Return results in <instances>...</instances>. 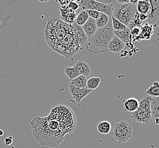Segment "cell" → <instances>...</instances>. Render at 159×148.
I'll list each match as a JSON object with an SVG mask.
<instances>
[{"instance_id":"cell-24","label":"cell","mask_w":159,"mask_h":148,"mask_svg":"<svg viewBox=\"0 0 159 148\" xmlns=\"http://www.w3.org/2000/svg\"><path fill=\"white\" fill-rule=\"evenodd\" d=\"M110 17L104 13H101L100 16L98 19H96V24L98 29L105 27L109 22Z\"/></svg>"},{"instance_id":"cell-16","label":"cell","mask_w":159,"mask_h":148,"mask_svg":"<svg viewBox=\"0 0 159 148\" xmlns=\"http://www.w3.org/2000/svg\"><path fill=\"white\" fill-rule=\"evenodd\" d=\"M114 34L115 36L117 37L118 38L120 39L121 41L124 43L125 45L129 43L132 39L130 30L128 27L122 30H114Z\"/></svg>"},{"instance_id":"cell-1","label":"cell","mask_w":159,"mask_h":148,"mask_svg":"<svg viewBox=\"0 0 159 148\" xmlns=\"http://www.w3.org/2000/svg\"><path fill=\"white\" fill-rule=\"evenodd\" d=\"M30 124L33 136L43 146L53 148L64 140L65 134L61 131L57 122L48 116L35 117Z\"/></svg>"},{"instance_id":"cell-35","label":"cell","mask_w":159,"mask_h":148,"mask_svg":"<svg viewBox=\"0 0 159 148\" xmlns=\"http://www.w3.org/2000/svg\"><path fill=\"white\" fill-rule=\"evenodd\" d=\"M128 1H129V3L133 4V5H136L137 2L139 1V0H128Z\"/></svg>"},{"instance_id":"cell-3","label":"cell","mask_w":159,"mask_h":148,"mask_svg":"<svg viewBox=\"0 0 159 148\" xmlns=\"http://www.w3.org/2000/svg\"><path fill=\"white\" fill-rule=\"evenodd\" d=\"M48 116L57 122L65 135L72 133L76 129V116L73 111L67 106L59 104L53 106Z\"/></svg>"},{"instance_id":"cell-34","label":"cell","mask_w":159,"mask_h":148,"mask_svg":"<svg viewBox=\"0 0 159 148\" xmlns=\"http://www.w3.org/2000/svg\"><path fill=\"white\" fill-rule=\"evenodd\" d=\"M117 3H129L128 0H116Z\"/></svg>"},{"instance_id":"cell-28","label":"cell","mask_w":159,"mask_h":148,"mask_svg":"<svg viewBox=\"0 0 159 148\" xmlns=\"http://www.w3.org/2000/svg\"><path fill=\"white\" fill-rule=\"evenodd\" d=\"M87 13H88L89 17L92 18L93 19H96L99 18L101 13L96 11V10H86Z\"/></svg>"},{"instance_id":"cell-29","label":"cell","mask_w":159,"mask_h":148,"mask_svg":"<svg viewBox=\"0 0 159 148\" xmlns=\"http://www.w3.org/2000/svg\"><path fill=\"white\" fill-rule=\"evenodd\" d=\"M66 5H67V7L69 9L71 10L74 12H75L80 7V3H77L76 2H73V1L69 2Z\"/></svg>"},{"instance_id":"cell-5","label":"cell","mask_w":159,"mask_h":148,"mask_svg":"<svg viewBox=\"0 0 159 148\" xmlns=\"http://www.w3.org/2000/svg\"><path fill=\"white\" fill-rule=\"evenodd\" d=\"M131 119L134 122L150 124L152 120L150 96L144 97L140 101L138 108L131 113Z\"/></svg>"},{"instance_id":"cell-4","label":"cell","mask_w":159,"mask_h":148,"mask_svg":"<svg viewBox=\"0 0 159 148\" xmlns=\"http://www.w3.org/2000/svg\"><path fill=\"white\" fill-rule=\"evenodd\" d=\"M137 6L131 3H117L113 7L112 17L128 27L137 13Z\"/></svg>"},{"instance_id":"cell-26","label":"cell","mask_w":159,"mask_h":148,"mask_svg":"<svg viewBox=\"0 0 159 148\" xmlns=\"http://www.w3.org/2000/svg\"><path fill=\"white\" fill-rule=\"evenodd\" d=\"M142 22H143L140 20V18H139V13L137 12V13H135L132 21L131 22L130 25H129L127 27L130 30L131 28H133V27H141L142 26Z\"/></svg>"},{"instance_id":"cell-7","label":"cell","mask_w":159,"mask_h":148,"mask_svg":"<svg viewBox=\"0 0 159 148\" xmlns=\"http://www.w3.org/2000/svg\"><path fill=\"white\" fill-rule=\"evenodd\" d=\"M80 7L82 10H93L104 13L111 17L113 7L98 2L94 0H80Z\"/></svg>"},{"instance_id":"cell-10","label":"cell","mask_w":159,"mask_h":148,"mask_svg":"<svg viewBox=\"0 0 159 148\" xmlns=\"http://www.w3.org/2000/svg\"><path fill=\"white\" fill-rule=\"evenodd\" d=\"M61 18L65 21L70 24L74 22V20L76 19V13L71 10L69 9L66 5H61Z\"/></svg>"},{"instance_id":"cell-18","label":"cell","mask_w":159,"mask_h":148,"mask_svg":"<svg viewBox=\"0 0 159 148\" xmlns=\"http://www.w3.org/2000/svg\"><path fill=\"white\" fill-rule=\"evenodd\" d=\"M139 101L134 97H131L125 100L124 102V108L129 112H134L139 107Z\"/></svg>"},{"instance_id":"cell-14","label":"cell","mask_w":159,"mask_h":148,"mask_svg":"<svg viewBox=\"0 0 159 148\" xmlns=\"http://www.w3.org/2000/svg\"><path fill=\"white\" fill-rule=\"evenodd\" d=\"M73 67L75 68L78 75H83L87 77L91 72L89 65L85 62L80 60L76 62Z\"/></svg>"},{"instance_id":"cell-21","label":"cell","mask_w":159,"mask_h":148,"mask_svg":"<svg viewBox=\"0 0 159 148\" xmlns=\"http://www.w3.org/2000/svg\"><path fill=\"white\" fill-rule=\"evenodd\" d=\"M146 94L149 96L157 97H159V83L155 81L153 83L152 86L148 87L146 91Z\"/></svg>"},{"instance_id":"cell-30","label":"cell","mask_w":159,"mask_h":148,"mask_svg":"<svg viewBox=\"0 0 159 148\" xmlns=\"http://www.w3.org/2000/svg\"><path fill=\"white\" fill-rule=\"evenodd\" d=\"M140 27H133L130 29L131 35L132 36V39L137 37L139 35L140 32Z\"/></svg>"},{"instance_id":"cell-11","label":"cell","mask_w":159,"mask_h":148,"mask_svg":"<svg viewBox=\"0 0 159 148\" xmlns=\"http://www.w3.org/2000/svg\"><path fill=\"white\" fill-rule=\"evenodd\" d=\"M125 47V45L124 43L116 36H114L108 45V51L114 53H117L122 52Z\"/></svg>"},{"instance_id":"cell-8","label":"cell","mask_w":159,"mask_h":148,"mask_svg":"<svg viewBox=\"0 0 159 148\" xmlns=\"http://www.w3.org/2000/svg\"><path fill=\"white\" fill-rule=\"evenodd\" d=\"M69 91L77 104H80L81 100L92 92V90H90L87 88H78L71 83L69 85Z\"/></svg>"},{"instance_id":"cell-33","label":"cell","mask_w":159,"mask_h":148,"mask_svg":"<svg viewBox=\"0 0 159 148\" xmlns=\"http://www.w3.org/2000/svg\"><path fill=\"white\" fill-rule=\"evenodd\" d=\"M139 18L143 22L144 21H147L148 19V16L145 15V14H139Z\"/></svg>"},{"instance_id":"cell-31","label":"cell","mask_w":159,"mask_h":148,"mask_svg":"<svg viewBox=\"0 0 159 148\" xmlns=\"http://www.w3.org/2000/svg\"><path fill=\"white\" fill-rule=\"evenodd\" d=\"M98 2L105 4L107 5L114 7L115 5L117 3L116 0H94Z\"/></svg>"},{"instance_id":"cell-12","label":"cell","mask_w":159,"mask_h":148,"mask_svg":"<svg viewBox=\"0 0 159 148\" xmlns=\"http://www.w3.org/2000/svg\"><path fill=\"white\" fill-rule=\"evenodd\" d=\"M151 5V13L148 16V22H155L159 17V0H148Z\"/></svg>"},{"instance_id":"cell-22","label":"cell","mask_w":159,"mask_h":148,"mask_svg":"<svg viewBox=\"0 0 159 148\" xmlns=\"http://www.w3.org/2000/svg\"><path fill=\"white\" fill-rule=\"evenodd\" d=\"M89 16L85 10H82L76 16L75 23L78 25L82 26L89 18Z\"/></svg>"},{"instance_id":"cell-20","label":"cell","mask_w":159,"mask_h":148,"mask_svg":"<svg viewBox=\"0 0 159 148\" xmlns=\"http://www.w3.org/2000/svg\"><path fill=\"white\" fill-rule=\"evenodd\" d=\"M87 79L86 77L83 75H79L73 80L70 81V83L73 84L74 86L78 88H86L87 87Z\"/></svg>"},{"instance_id":"cell-25","label":"cell","mask_w":159,"mask_h":148,"mask_svg":"<svg viewBox=\"0 0 159 148\" xmlns=\"http://www.w3.org/2000/svg\"><path fill=\"white\" fill-rule=\"evenodd\" d=\"M64 72L70 81L73 80L79 76L78 74H77L75 68L74 67H70V66L65 67L64 68Z\"/></svg>"},{"instance_id":"cell-23","label":"cell","mask_w":159,"mask_h":148,"mask_svg":"<svg viewBox=\"0 0 159 148\" xmlns=\"http://www.w3.org/2000/svg\"><path fill=\"white\" fill-rule=\"evenodd\" d=\"M101 82V79L99 77H92L87 79L86 88L90 90H96L99 87Z\"/></svg>"},{"instance_id":"cell-15","label":"cell","mask_w":159,"mask_h":148,"mask_svg":"<svg viewBox=\"0 0 159 148\" xmlns=\"http://www.w3.org/2000/svg\"><path fill=\"white\" fill-rule=\"evenodd\" d=\"M71 25L73 26L74 30L75 31L76 38L78 39V41L79 42L80 45V46L84 45L89 38L86 36V34L84 32L82 26L78 25L75 22L71 24Z\"/></svg>"},{"instance_id":"cell-19","label":"cell","mask_w":159,"mask_h":148,"mask_svg":"<svg viewBox=\"0 0 159 148\" xmlns=\"http://www.w3.org/2000/svg\"><path fill=\"white\" fill-rule=\"evenodd\" d=\"M111 124L107 120H103L99 122L97 126L98 131L102 135H107L111 132Z\"/></svg>"},{"instance_id":"cell-6","label":"cell","mask_w":159,"mask_h":148,"mask_svg":"<svg viewBox=\"0 0 159 148\" xmlns=\"http://www.w3.org/2000/svg\"><path fill=\"white\" fill-rule=\"evenodd\" d=\"M111 135L119 144L125 143L133 135V128L129 122L121 120L113 126Z\"/></svg>"},{"instance_id":"cell-37","label":"cell","mask_w":159,"mask_h":148,"mask_svg":"<svg viewBox=\"0 0 159 148\" xmlns=\"http://www.w3.org/2000/svg\"><path fill=\"white\" fill-rule=\"evenodd\" d=\"M3 134H4V133H3V131L0 129V137L1 136H3Z\"/></svg>"},{"instance_id":"cell-36","label":"cell","mask_w":159,"mask_h":148,"mask_svg":"<svg viewBox=\"0 0 159 148\" xmlns=\"http://www.w3.org/2000/svg\"><path fill=\"white\" fill-rule=\"evenodd\" d=\"M49 0H38L39 2H42V3H46L48 2Z\"/></svg>"},{"instance_id":"cell-13","label":"cell","mask_w":159,"mask_h":148,"mask_svg":"<svg viewBox=\"0 0 159 148\" xmlns=\"http://www.w3.org/2000/svg\"><path fill=\"white\" fill-rule=\"evenodd\" d=\"M82 27L88 38H89L93 36L98 30V27L96 24L95 19H93L91 17H89V18L83 26H82Z\"/></svg>"},{"instance_id":"cell-2","label":"cell","mask_w":159,"mask_h":148,"mask_svg":"<svg viewBox=\"0 0 159 148\" xmlns=\"http://www.w3.org/2000/svg\"><path fill=\"white\" fill-rule=\"evenodd\" d=\"M114 36L111 18L110 17L108 24L105 27L98 28L95 34L88 39L85 43L86 50L95 54L105 53L108 51V45Z\"/></svg>"},{"instance_id":"cell-32","label":"cell","mask_w":159,"mask_h":148,"mask_svg":"<svg viewBox=\"0 0 159 148\" xmlns=\"http://www.w3.org/2000/svg\"><path fill=\"white\" fill-rule=\"evenodd\" d=\"M5 143L6 145H10L13 143V137L11 136H9L8 137H6L5 139Z\"/></svg>"},{"instance_id":"cell-9","label":"cell","mask_w":159,"mask_h":148,"mask_svg":"<svg viewBox=\"0 0 159 148\" xmlns=\"http://www.w3.org/2000/svg\"><path fill=\"white\" fill-rule=\"evenodd\" d=\"M153 33V27L148 23H146L140 28L139 35L133 39H136L134 41H141L142 40H149Z\"/></svg>"},{"instance_id":"cell-17","label":"cell","mask_w":159,"mask_h":148,"mask_svg":"<svg viewBox=\"0 0 159 148\" xmlns=\"http://www.w3.org/2000/svg\"><path fill=\"white\" fill-rule=\"evenodd\" d=\"M137 12L139 14L148 16L151 13V5L148 0H139L136 4Z\"/></svg>"},{"instance_id":"cell-27","label":"cell","mask_w":159,"mask_h":148,"mask_svg":"<svg viewBox=\"0 0 159 148\" xmlns=\"http://www.w3.org/2000/svg\"><path fill=\"white\" fill-rule=\"evenodd\" d=\"M111 18L112 27L113 29V30H122L127 28L126 26L124 25L122 23H121L120 21H119L118 19H116L115 17H111Z\"/></svg>"}]
</instances>
